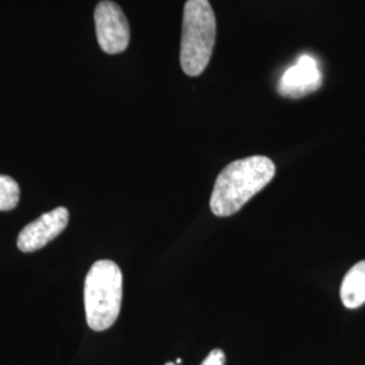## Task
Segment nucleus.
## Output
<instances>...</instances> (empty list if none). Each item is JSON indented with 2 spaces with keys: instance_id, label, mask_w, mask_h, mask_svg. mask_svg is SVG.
Masks as SVG:
<instances>
[{
  "instance_id": "obj_1",
  "label": "nucleus",
  "mask_w": 365,
  "mask_h": 365,
  "mask_svg": "<svg viewBox=\"0 0 365 365\" xmlns=\"http://www.w3.org/2000/svg\"><path fill=\"white\" fill-rule=\"evenodd\" d=\"M274 161L265 156H250L230 163L218 175L210 207L217 217H230L259 194L274 178Z\"/></svg>"
},
{
  "instance_id": "obj_2",
  "label": "nucleus",
  "mask_w": 365,
  "mask_h": 365,
  "mask_svg": "<svg viewBox=\"0 0 365 365\" xmlns=\"http://www.w3.org/2000/svg\"><path fill=\"white\" fill-rule=\"evenodd\" d=\"M122 271L114 261H96L84 282V307L87 324L103 331L117 321L122 304Z\"/></svg>"
},
{
  "instance_id": "obj_3",
  "label": "nucleus",
  "mask_w": 365,
  "mask_h": 365,
  "mask_svg": "<svg viewBox=\"0 0 365 365\" xmlns=\"http://www.w3.org/2000/svg\"><path fill=\"white\" fill-rule=\"evenodd\" d=\"M217 37V21L209 0H188L182 14L180 66L196 78L207 68Z\"/></svg>"
},
{
  "instance_id": "obj_4",
  "label": "nucleus",
  "mask_w": 365,
  "mask_h": 365,
  "mask_svg": "<svg viewBox=\"0 0 365 365\" xmlns=\"http://www.w3.org/2000/svg\"><path fill=\"white\" fill-rule=\"evenodd\" d=\"M95 27L99 46L107 54L125 52L130 42L128 18L117 3L103 0L95 9Z\"/></svg>"
},
{
  "instance_id": "obj_5",
  "label": "nucleus",
  "mask_w": 365,
  "mask_h": 365,
  "mask_svg": "<svg viewBox=\"0 0 365 365\" xmlns=\"http://www.w3.org/2000/svg\"><path fill=\"white\" fill-rule=\"evenodd\" d=\"M68 222L69 211L66 207L52 210L25 226L18 235L16 245L25 253L43 248L66 230Z\"/></svg>"
},
{
  "instance_id": "obj_6",
  "label": "nucleus",
  "mask_w": 365,
  "mask_h": 365,
  "mask_svg": "<svg viewBox=\"0 0 365 365\" xmlns=\"http://www.w3.org/2000/svg\"><path fill=\"white\" fill-rule=\"evenodd\" d=\"M321 84L322 73L317 60L309 54H302L297 63L283 73L277 91L286 98H302L317 91Z\"/></svg>"
},
{
  "instance_id": "obj_7",
  "label": "nucleus",
  "mask_w": 365,
  "mask_h": 365,
  "mask_svg": "<svg viewBox=\"0 0 365 365\" xmlns=\"http://www.w3.org/2000/svg\"><path fill=\"white\" fill-rule=\"evenodd\" d=\"M341 300L346 309H359L365 303V260L359 261L345 274L341 289Z\"/></svg>"
},
{
  "instance_id": "obj_8",
  "label": "nucleus",
  "mask_w": 365,
  "mask_h": 365,
  "mask_svg": "<svg viewBox=\"0 0 365 365\" xmlns=\"http://www.w3.org/2000/svg\"><path fill=\"white\" fill-rule=\"evenodd\" d=\"M21 199V188L13 178L0 175V211L14 210Z\"/></svg>"
},
{
  "instance_id": "obj_9",
  "label": "nucleus",
  "mask_w": 365,
  "mask_h": 365,
  "mask_svg": "<svg viewBox=\"0 0 365 365\" xmlns=\"http://www.w3.org/2000/svg\"><path fill=\"white\" fill-rule=\"evenodd\" d=\"M225 361H226L225 353L217 348L209 353V356L203 360V363L200 365H225Z\"/></svg>"
},
{
  "instance_id": "obj_10",
  "label": "nucleus",
  "mask_w": 365,
  "mask_h": 365,
  "mask_svg": "<svg viewBox=\"0 0 365 365\" xmlns=\"http://www.w3.org/2000/svg\"><path fill=\"white\" fill-rule=\"evenodd\" d=\"M175 364H176V365L182 364V359H178V360H176V363H175Z\"/></svg>"
},
{
  "instance_id": "obj_11",
  "label": "nucleus",
  "mask_w": 365,
  "mask_h": 365,
  "mask_svg": "<svg viewBox=\"0 0 365 365\" xmlns=\"http://www.w3.org/2000/svg\"><path fill=\"white\" fill-rule=\"evenodd\" d=\"M165 365H176V364H175V363H167V364H165Z\"/></svg>"
}]
</instances>
